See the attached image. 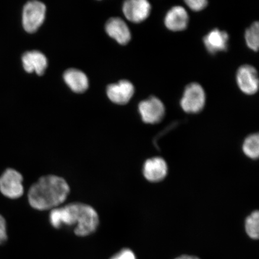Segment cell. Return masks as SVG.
I'll list each match as a JSON object with an SVG mask.
<instances>
[{"mask_svg":"<svg viewBox=\"0 0 259 259\" xmlns=\"http://www.w3.org/2000/svg\"><path fill=\"white\" fill-rule=\"evenodd\" d=\"M242 149L245 154L248 157L256 159L259 155L258 134H252L246 138Z\"/></svg>","mask_w":259,"mask_h":259,"instance_id":"obj_16","label":"cell"},{"mask_svg":"<svg viewBox=\"0 0 259 259\" xmlns=\"http://www.w3.org/2000/svg\"><path fill=\"white\" fill-rule=\"evenodd\" d=\"M186 4L193 11H202L208 6V2L206 0H186Z\"/></svg>","mask_w":259,"mask_h":259,"instance_id":"obj_19","label":"cell"},{"mask_svg":"<svg viewBox=\"0 0 259 259\" xmlns=\"http://www.w3.org/2000/svg\"><path fill=\"white\" fill-rule=\"evenodd\" d=\"M229 40L228 32L215 28L206 34L203 41L207 51L215 54L228 50Z\"/></svg>","mask_w":259,"mask_h":259,"instance_id":"obj_11","label":"cell"},{"mask_svg":"<svg viewBox=\"0 0 259 259\" xmlns=\"http://www.w3.org/2000/svg\"><path fill=\"white\" fill-rule=\"evenodd\" d=\"M46 6L38 1L29 2L24 6L22 13V25L24 30L34 32L40 27L45 20Z\"/></svg>","mask_w":259,"mask_h":259,"instance_id":"obj_4","label":"cell"},{"mask_svg":"<svg viewBox=\"0 0 259 259\" xmlns=\"http://www.w3.org/2000/svg\"><path fill=\"white\" fill-rule=\"evenodd\" d=\"M139 111L144 122L156 124L163 119L165 114V107L159 99L151 96L139 103Z\"/></svg>","mask_w":259,"mask_h":259,"instance_id":"obj_6","label":"cell"},{"mask_svg":"<svg viewBox=\"0 0 259 259\" xmlns=\"http://www.w3.org/2000/svg\"><path fill=\"white\" fill-rule=\"evenodd\" d=\"M7 229H6V220L0 214V244L4 243L7 240Z\"/></svg>","mask_w":259,"mask_h":259,"instance_id":"obj_21","label":"cell"},{"mask_svg":"<svg viewBox=\"0 0 259 259\" xmlns=\"http://www.w3.org/2000/svg\"><path fill=\"white\" fill-rule=\"evenodd\" d=\"M167 173V166L163 158L155 157L145 162L144 175L146 179L151 182H158L165 178Z\"/></svg>","mask_w":259,"mask_h":259,"instance_id":"obj_14","label":"cell"},{"mask_svg":"<svg viewBox=\"0 0 259 259\" xmlns=\"http://www.w3.org/2000/svg\"><path fill=\"white\" fill-rule=\"evenodd\" d=\"M176 259H200L196 256H192V255H183L181 256L178 257Z\"/></svg>","mask_w":259,"mask_h":259,"instance_id":"obj_22","label":"cell"},{"mask_svg":"<svg viewBox=\"0 0 259 259\" xmlns=\"http://www.w3.org/2000/svg\"><path fill=\"white\" fill-rule=\"evenodd\" d=\"M245 40L248 48L257 52L259 48V24L254 22L247 29L245 33Z\"/></svg>","mask_w":259,"mask_h":259,"instance_id":"obj_17","label":"cell"},{"mask_svg":"<svg viewBox=\"0 0 259 259\" xmlns=\"http://www.w3.org/2000/svg\"><path fill=\"white\" fill-rule=\"evenodd\" d=\"M245 230L252 239H257L259 236V213L257 210L249 215L245 222Z\"/></svg>","mask_w":259,"mask_h":259,"instance_id":"obj_18","label":"cell"},{"mask_svg":"<svg viewBox=\"0 0 259 259\" xmlns=\"http://www.w3.org/2000/svg\"><path fill=\"white\" fill-rule=\"evenodd\" d=\"M70 187L63 178L56 176L41 177L30 187L29 203L37 210L53 209L66 200Z\"/></svg>","mask_w":259,"mask_h":259,"instance_id":"obj_2","label":"cell"},{"mask_svg":"<svg viewBox=\"0 0 259 259\" xmlns=\"http://www.w3.org/2000/svg\"><path fill=\"white\" fill-rule=\"evenodd\" d=\"M111 259H137L134 252L130 249H123Z\"/></svg>","mask_w":259,"mask_h":259,"instance_id":"obj_20","label":"cell"},{"mask_svg":"<svg viewBox=\"0 0 259 259\" xmlns=\"http://www.w3.org/2000/svg\"><path fill=\"white\" fill-rule=\"evenodd\" d=\"M189 21V15L186 10L182 6H176L167 12L164 22L168 30L181 31L187 28Z\"/></svg>","mask_w":259,"mask_h":259,"instance_id":"obj_10","label":"cell"},{"mask_svg":"<svg viewBox=\"0 0 259 259\" xmlns=\"http://www.w3.org/2000/svg\"><path fill=\"white\" fill-rule=\"evenodd\" d=\"M106 31L110 37L114 38L118 44L125 45L131 39V32L122 19H109L106 25Z\"/></svg>","mask_w":259,"mask_h":259,"instance_id":"obj_12","label":"cell"},{"mask_svg":"<svg viewBox=\"0 0 259 259\" xmlns=\"http://www.w3.org/2000/svg\"><path fill=\"white\" fill-rule=\"evenodd\" d=\"M205 103V90L199 83H191L186 87L180 101V106L184 112L199 113L202 111Z\"/></svg>","mask_w":259,"mask_h":259,"instance_id":"obj_3","label":"cell"},{"mask_svg":"<svg viewBox=\"0 0 259 259\" xmlns=\"http://www.w3.org/2000/svg\"><path fill=\"white\" fill-rule=\"evenodd\" d=\"M135 93V87L128 80H122L118 83L111 84L107 88V95L113 103L125 105Z\"/></svg>","mask_w":259,"mask_h":259,"instance_id":"obj_9","label":"cell"},{"mask_svg":"<svg viewBox=\"0 0 259 259\" xmlns=\"http://www.w3.org/2000/svg\"><path fill=\"white\" fill-rule=\"evenodd\" d=\"M236 79L239 89L245 95H253L258 92V73L253 66L245 64L239 67L236 72Z\"/></svg>","mask_w":259,"mask_h":259,"instance_id":"obj_7","label":"cell"},{"mask_svg":"<svg viewBox=\"0 0 259 259\" xmlns=\"http://www.w3.org/2000/svg\"><path fill=\"white\" fill-rule=\"evenodd\" d=\"M64 79L74 92L82 93L89 88L88 77L85 73L79 70H67L64 74Z\"/></svg>","mask_w":259,"mask_h":259,"instance_id":"obj_15","label":"cell"},{"mask_svg":"<svg viewBox=\"0 0 259 259\" xmlns=\"http://www.w3.org/2000/svg\"><path fill=\"white\" fill-rule=\"evenodd\" d=\"M122 11L128 21L140 23L150 16L151 6L146 0H128L123 5Z\"/></svg>","mask_w":259,"mask_h":259,"instance_id":"obj_8","label":"cell"},{"mask_svg":"<svg viewBox=\"0 0 259 259\" xmlns=\"http://www.w3.org/2000/svg\"><path fill=\"white\" fill-rule=\"evenodd\" d=\"M24 69L28 73L35 72L38 75L44 74L48 66L47 57L37 51L25 53L22 57Z\"/></svg>","mask_w":259,"mask_h":259,"instance_id":"obj_13","label":"cell"},{"mask_svg":"<svg viewBox=\"0 0 259 259\" xmlns=\"http://www.w3.org/2000/svg\"><path fill=\"white\" fill-rule=\"evenodd\" d=\"M23 177L13 169H8L0 177V192L10 199H17L24 193Z\"/></svg>","mask_w":259,"mask_h":259,"instance_id":"obj_5","label":"cell"},{"mask_svg":"<svg viewBox=\"0 0 259 259\" xmlns=\"http://www.w3.org/2000/svg\"><path fill=\"white\" fill-rule=\"evenodd\" d=\"M51 225L57 229L62 226H75L74 232L77 236H85L96 231L99 219L96 210L87 204L73 203L57 207L50 213Z\"/></svg>","mask_w":259,"mask_h":259,"instance_id":"obj_1","label":"cell"}]
</instances>
